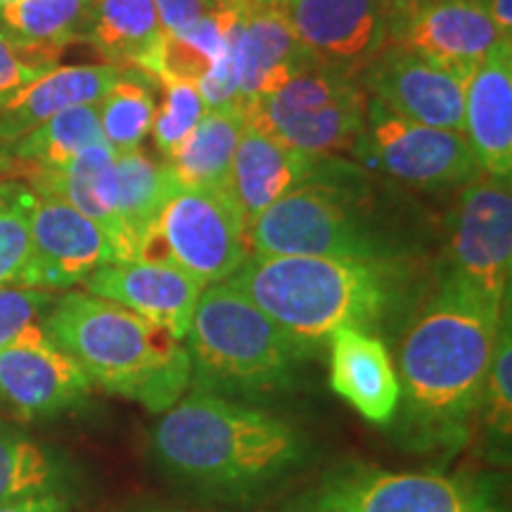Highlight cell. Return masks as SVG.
<instances>
[{
	"instance_id": "6da1fadb",
	"label": "cell",
	"mask_w": 512,
	"mask_h": 512,
	"mask_svg": "<svg viewBox=\"0 0 512 512\" xmlns=\"http://www.w3.org/2000/svg\"><path fill=\"white\" fill-rule=\"evenodd\" d=\"M508 306H494L444 278L401 339V437L413 448L463 446L477 420L498 330Z\"/></svg>"
},
{
	"instance_id": "7a4b0ae2",
	"label": "cell",
	"mask_w": 512,
	"mask_h": 512,
	"mask_svg": "<svg viewBox=\"0 0 512 512\" xmlns=\"http://www.w3.org/2000/svg\"><path fill=\"white\" fill-rule=\"evenodd\" d=\"M150 444L166 477L228 503L254 501L309 458V441L287 420L195 387L162 413Z\"/></svg>"
},
{
	"instance_id": "3957f363",
	"label": "cell",
	"mask_w": 512,
	"mask_h": 512,
	"mask_svg": "<svg viewBox=\"0 0 512 512\" xmlns=\"http://www.w3.org/2000/svg\"><path fill=\"white\" fill-rule=\"evenodd\" d=\"M313 356L332 332H375L399 304L392 259L249 254L226 280ZM377 335V332H375Z\"/></svg>"
},
{
	"instance_id": "277c9868",
	"label": "cell",
	"mask_w": 512,
	"mask_h": 512,
	"mask_svg": "<svg viewBox=\"0 0 512 512\" xmlns=\"http://www.w3.org/2000/svg\"><path fill=\"white\" fill-rule=\"evenodd\" d=\"M48 337L79 366L93 387L166 413L188 392L190 354L176 339L124 306L67 292L48 313Z\"/></svg>"
},
{
	"instance_id": "5b68a950",
	"label": "cell",
	"mask_w": 512,
	"mask_h": 512,
	"mask_svg": "<svg viewBox=\"0 0 512 512\" xmlns=\"http://www.w3.org/2000/svg\"><path fill=\"white\" fill-rule=\"evenodd\" d=\"M183 342L195 389L228 399L287 392L311 358L302 344L230 283L204 287Z\"/></svg>"
},
{
	"instance_id": "8992f818",
	"label": "cell",
	"mask_w": 512,
	"mask_h": 512,
	"mask_svg": "<svg viewBox=\"0 0 512 512\" xmlns=\"http://www.w3.org/2000/svg\"><path fill=\"white\" fill-rule=\"evenodd\" d=\"M283 512H505L496 486L439 472L344 463L294 496Z\"/></svg>"
},
{
	"instance_id": "52a82bcc",
	"label": "cell",
	"mask_w": 512,
	"mask_h": 512,
	"mask_svg": "<svg viewBox=\"0 0 512 512\" xmlns=\"http://www.w3.org/2000/svg\"><path fill=\"white\" fill-rule=\"evenodd\" d=\"M249 254L389 259L375 228L337 185L309 181L247 223Z\"/></svg>"
},
{
	"instance_id": "ba28073f",
	"label": "cell",
	"mask_w": 512,
	"mask_h": 512,
	"mask_svg": "<svg viewBox=\"0 0 512 512\" xmlns=\"http://www.w3.org/2000/svg\"><path fill=\"white\" fill-rule=\"evenodd\" d=\"M247 256V219L233 190L181 188L140 242L136 259L174 264L207 287L226 283Z\"/></svg>"
},
{
	"instance_id": "9c48e42d",
	"label": "cell",
	"mask_w": 512,
	"mask_h": 512,
	"mask_svg": "<svg viewBox=\"0 0 512 512\" xmlns=\"http://www.w3.org/2000/svg\"><path fill=\"white\" fill-rule=\"evenodd\" d=\"M242 110L247 126L318 157L356 150L366 131L368 95L356 79L309 67Z\"/></svg>"
},
{
	"instance_id": "30bf717a",
	"label": "cell",
	"mask_w": 512,
	"mask_h": 512,
	"mask_svg": "<svg viewBox=\"0 0 512 512\" xmlns=\"http://www.w3.org/2000/svg\"><path fill=\"white\" fill-rule=\"evenodd\" d=\"M512 271L510 181L479 174L460 192L448 240L446 278L484 302L505 306Z\"/></svg>"
},
{
	"instance_id": "8fae6325",
	"label": "cell",
	"mask_w": 512,
	"mask_h": 512,
	"mask_svg": "<svg viewBox=\"0 0 512 512\" xmlns=\"http://www.w3.org/2000/svg\"><path fill=\"white\" fill-rule=\"evenodd\" d=\"M356 155L396 181L427 190L465 185L482 174L460 131L415 124L370 100Z\"/></svg>"
},
{
	"instance_id": "7c38bea8",
	"label": "cell",
	"mask_w": 512,
	"mask_h": 512,
	"mask_svg": "<svg viewBox=\"0 0 512 512\" xmlns=\"http://www.w3.org/2000/svg\"><path fill=\"white\" fill-rule=\"evenodd\" d=\"M498 34L484 0H389L387 41L467 81Z\"/></svg>"
},
{
	"instance_id": "4fadbf2b",
	"label": "cell",
	"mask_w": 512,
	"mask_h": 512,
	"mask_svg": "<svg viewBox=\"0 0 512 512\" xmlns=\"http://www.w3.org/2000/svg\"><path fill=\"white\" fill-rule=\"evenodd\" d=\"M112 261H117V249L98 223L60 197L36 192L27 261L15 285L46 292L69 290Z\"/></svg>"
},
{
	"instance_id": "5bb4252c",
	"label": "cell",
	"mask_w": 512,
	"mask_h": 512,
	"mask_svg": "<svg viewBox=\"0 0 512 512\" xmlns=\"http://www.w3.org/2000/svg\"><path fill=\"white\" fill-rule=\"evenodd\" d=\"M285 15L313 69L356 79L387 41L389 0H294Z\"/></svg>"
},
{
	"instance_id": "9a60e30c",
	"label": "cell",
	"mask_w": 512,
	"mask_h": 512,
	"mask_svg": "<svg viewBox=\"0 0 512 512\" xmlns=\"http://www.w3.org/2000/svg\"><path fill=\"white\" fill-rule=\"evenodd\" d=\"M368 100L396 117L463 133L465 81L399 46H384L358 76Z\"/></svg>"
},
{
	"instance_id": "2e32d148",
	"label": "cell",
	"mask_w": 512,
	"mask_h": 512,
	"mask_svg": "<svg viewBox=\"0 0 512 512\" xmlns=\"http://www.w3.org/2000/svg\"><path fill=\"white\" fill-rule=\"evenodd\" d=\"M88 294L138 313L185 339L204 285L188 271L162 261H112L86 278Z\"/></svg>"
},
{
	"instance_id": "e0dca14e",
	"label": "cell",
	"mask_w": 512,
	"mask_h": 512,
	"mask_svg": "<svg viewBox=\"0 0 512 512\" xmlns=\"http://www.w3.org/2000/svg\"><path fill=\"white\" fill-rule=\"evenodd\" d=\"M93 382L53 342L0 351V399L22 418H55L79 408Z\"/></svg>"
},
{
	"instance_id": "ac0fdd59",
	"label": "cell",
	"mask_w": 512,
	"mask_h": 512,
	"mask_svg": "<svg viewBox=\"0 0 512 512\" xmlns=\"http://www.w3.org/2000/svg\"><path fill=\"white\" fill-rule=\"evenodd\" d=\"M463 136L482 174H512V38H498L465 81Z\"/></svg>"
},
{
	"instance_id": "d6986e66",
	"label": "cell",
	"mask_w": 512,
	"mask_h": 512,
	"mask_svg": "<svg viewBox=\"0 0 512 512\" xmlns=\"http://www.w3.org/2000/svg\"><path fill=\"white\" fill-rule=\"evenodd\" d=\"M330 342V389L363 420L389 425L399 411L401 387L389 349L375 332L342 328Z\"/></svg>"
},
{
	"instance_id": "ffe728a7",
	"label": "cell",
	"mask_w": 512,
	"mask_h": 512,
	"mask_svg": "<svg viewBox=\"0 0 512 512\" xmlns=\"http://www.w3.org/2000/svg\"><path fill=\"white\" fill-rule=\"evenodd\" d=\"M238 24V100L240 107L266 98L292 76L311 67L283 8L235 5Z\"/></svg>"
},
{
	"instance_id": "44dd1931",
	"label": "cell",
	"mask_w": 512,
	"mask_h": 512,
	"mask_svg": "<svg viewBox=\"0 0 512 512\" xmlns=\"http://www.w3.org/2000/svg\"><path fill=\"white\" fill-rule=\"evenodd\" d=\"M124 72L117 64L53 67L0 102V147L27 136L43 121L81 105H98Z\"/></svg>"
},
{
	"instance_id": "7402d4cb",
	"label": "cell",
	"mask_w": 512,
	"mask_h": 512,
	"mask_svg": "<svg viewBox=\"0 0 512 512\" xmlns=\"http://www.w3.org/2000/svg\"><path fill=\"white\" fill-rule=\"evenodd\" d=\"M316 176V157L247 126L230 169V190L247 223Z\"/></svg>"
},
{
	"instance_id": "603a6c76",
	"label": "cell",
	"mask_w": 512,
	"mask_h": 512,
	"mask_svg": "<svg viewBox=\"0 0 512 512\" xmlns=\"http://www.w3.org/2000/svg\"><path fill=\"white\" fill-rule=\"evenodd\" d=\"M31 185L38 195L60 197L81 211L86 219L98 223L117 249V261H121L117 169H114V150L110 145H91L60 169L36 171L31 174Z\"/></svg>"
},
{
	"instance_id": "cb8c5ba5",
	"label": "cell",
	"mask_w": 512,
	"mask_h": 512,
	"mask_svg": "<svg viewBox=\"0 0 512 512\" xmlns=\"http://www.w3.org/2000/svg\"><path fill=\"white\" fill-rule=\"evenodd\" d=\"M117 169V211L121 230V261H133L166 202L183 188L169 164H157L140 150L114 152Z\"/></svg>"
},
{
	"instance_id": "d4e9b609",
	"label": "cell",
	"mask_w": 512,
	"mask_h": 512,
	"mask_svg": "<svg viewBox=\"0 0 512 512\" xmlns=\"http://www.w3.org/2000/svg\"><path fill=\"white\" fill-rule=\"evenodd\" d=\"M247 128L240 105L207 110L188 138L169 157V166L183 188H230V169Z\"/></svg>"
},
{
	"instance_id": "484cf974",
	"label": "cell",
	"mask_w": 512,
	"mask_h": 512,
	"mask_svg": "<svg viewBox=\"0 0 512 512\" xmlns=\"http://www.w3.org/2000/svg\"><path fill=\"white\" fill-rule=\"evenodd\" d=\"M164 34L152 0H91L83 38L110 60L150 74Z\"/></svg>"
},
{
	"instance_id": "4316f807",
	"label": "cell",
	"mask_w": 512,
	"mask_h": 512,
	"mask_svg": "<svg viewBox=\"0 0 512 512\" xmlns=\"http://www.w3.org/2000/svg\"><path fill=\"white\" fill-rule=\"evenodd\" d=\"M76 475L60 451L0 422V503L41 494L72 496Z\"/></svg>"
},
{
	"instance_id": "83f0119b",
	"label": "cell",
	"mask_w": 512,
	"mask_h": 512,
	"mask_svg": "<svg viewBox=\"0 0 512 512\" xmlns=\"http://www.w3.org/2000/svg\"><path fill=\"white\" fill-rule=\"evenodd\" d=\"M98 143H105L98 110L95 105H81L60 112L29 131L27 136L0 147V157L8 164L19 162L29 166L31 174H36V171L60 169L86 147Z\"/></svg>"
},
{
	"instance_id": "f1b7e54d",
	"label": "cell",
	"mask_w": 512,
	"mask_h": 512,
	"mask_svg": "<svg viewBox=\"0 0 512 512\" xmlns=\"http://www.w3.org/2000/svg\"><path fill=\"white\" fill-rule=\"evenodd\" d=\"M91 0H10L0 5V29L17 43L41 50H60L83 38Z\"/></svg>"
},
{
	"instance_id": "f546056e",
	"label": "cell",
	"mask_w": 512,
	"mask_h": 512,
	"mask_svg": "<svg viewBox=\"0 0 512 512\" xmlns=\"http://www.w3.org/2000/svg\"><path fill=\"white\" fill-rule=\"evenodd\" d=\"M98 119L105 143L114 152H131L140 150L147 133L152 131L155 121V100L143 83L128 79L124 74L114 86L107 91L98 105Z\"/></svg>"
},
{
	"instance_id": "4dcf8cb0",
	"label": "cell",
	"mask_w": 512,
	"mask_h": 512,
	"mask_svg": "<svg viewBox=\"0 0 512 512\" xmlns=\"http://www.w3.org/2000/svg\"><path fill=\"white\" fill-rule=\"evenodd\" d=\"M477 418H482L486 444L494 451L498 463L508 460L512 427V337L508 313L498 330Z\"/></svg>"
},
{
	"instance_id": "1f68e13d",
	"label": "cell",
	"mask_w": 512,
	"mask_h": 512,
	"mask_svg": "<svg viewBox=\"0 0 512 512\" xmlns=\"http://www.w3.org/2000/svg\"><path fill=\"white\" fill-rule=\"evenodd\" d=\"M55 292L24 285H0V351L22 344H43L48 337V313Z\"/></svg>"
},
{
	"instance_id": "d6a6232c",
	"label": "cell",
	"mask_w": 512,
	"mask_h": 512,
	"mask_svg": "<svg viewBox=\"0 0 512 512\" xmlns=\"http://www.w3.org/2000/svg\"><path fill=\"white\" fill-rule=\"evenodd\" d=\"M36 192L22 183L0 181V285L17 283L29 252Z\"/></svg>"
},
{
	"instance_id": "836d02e7",
	"label": "cell",
	"mask_w": 512,
	"mask_h": 512,
	"mask_svg": "<svg viewBox=\"0 0 512 512\" xmlns=\"http://www.w3.org/2000/svg\"><path fill=\"white\" fill-rule=\"evenodd\" d=\"M164 83V102L162 110L155 112L152 121V133H155L157 147L166 157L176 152V147L188 138V133L200 124L207 114V102H204L200 86L192 81H159Z\"/></svg>"
},
{
	"instance_id": "e575fe53",
	"label": "cell",
	"mask_w": 512,
	"mask_h": 512,
	"mask_svg": "<svg viewBox=\"0 0 512 512\" xmlns=\"http://www.w3.org/2000/svg\"><path fill=\"white\" fill-rule=\"evenodd\" d=\"M57 57L60 53H53V50L22 46L0 29V102L50 72Z\"/></svg>"
},
{
	"instance_id": "d590c367",
	"label": "cell",
	"mask_w": 512,
	"mask_h": 512,
	"mask_svg": "<svg viewBox=\"0 0 512 512\" xmlns=\"http://www.w3.org/2000/svg\"><path fill=\"white\" fill-rule=\"evenodd\" d=\"M157 8L159 22L166 34H174L190 27L192 22H197L202 15L214 8L216 0H152Z\"/></svg>"
},
{
	"instance_id": "8d00e7d4",
	"label": "cell",
	"mask_w": 512,
	"mask_h": 512,
	"mask_svg": "<svg viewBox=\"0 0 512 512\" xmlns=\"http://www.w3.org/2000/svg\"><path fill=\"white\" fill-rule=\"evenodd\" d=\"M0 512H74V503L67 494H41L0 503Z\"/></svg>"
},
{
	"instance_id": "74e56055",
	"label": "cell",
	"mask_w": 512,
	"mask_h": 512,
	"mask_svg": "<svg viewBox=\"0 0 512 512\" xmlns=\"http://www.w3.org/2000/svg\"><path fill=\"white\" fill-rule=\"evenodd\" d=\"M498 38H512V0H484Z\"/></svg>"
},
{
	"instance_id": "f35d334b",
	"label": "cell",
	"mask_w": 512,
	"mask_h": 512,
	"mask_svg": "<svg viewBox=\"0 0 512 512\" xmlns=\"http://www.w3.org/2000/svg\"><path fill=\"white\" fill-rule=\"evenodd\" d=\"M221 5H266V8H287L294 0H216Z\"/></svg>"
},
{
	"instance_id": "ab89813d",
	"label": "cell",
	"mask_w": 512,
	"mask_h": 512,
	"mask_svg": "<svg viewBox=\"0 0 512 512\" xmlns=\"http://www.w3.org/2000/svg\"><path fill=\"white\" fill-rule=\"evenodd\" d=\"M5 166H8V162H5V159L0 157V171H5Z\"/></svg>"
},
{
	"instance_id": "60d3db41",
	"label": "cell",
	"mask_w": 512,
	"mask_h": 512,
	"mask_svg": "<svg viewBox=\"0 0 512 512\" xmlns=\"http://www.w3.org/2000/svg\"><path fill=\"white\" fill-rule=\"evenodd\" d=\"M3 408H5V403H3V399H0V411H3Z\"/></svg>"
},
{
	"instance_id": "b9f144b4",
	"label": "cell",
	"mask_w": 512,
	"mask_h": 512,
	"mask_svg": "<svg viewBox=\"0 0 512 512\" xmlns=\"http://www.w3.org/2000/svg\"><path fill=\"white\" fill-rule=\"evenodd\" d=\"M155 512H176V510H155Z\"/></svg>"
},
{
	"instance_id": "7bdbcfd3",
	"label": "cell",
	"mask_w": 512,
	"mask_h": 512,
	"mask_svg": "<svg viewBox=\"0 0 512 512\" xmlns=\"http://www.w3.org/2000/svg\"><path fill=\"white\" fill-rule=\"evenodd\" d=\"M5 3H10V0H0V5H5Z\"/></svg>"
}]
</instances>
